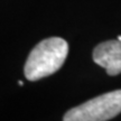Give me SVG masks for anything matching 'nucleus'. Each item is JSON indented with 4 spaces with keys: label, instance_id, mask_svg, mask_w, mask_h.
Returning a JSON list of instances; mask_svg holds the SVG:
<instances>
[{
    "label": "nucleus",
    "instance_id": "obj_1",
    "mask_svg": "<svg viewBox=\"0 0 121 121\" xmlns=\"http://www.w3.org/2000/svg\"><path fill=\"white\" fill-rule=\"evenodd\" d=\"M69 54V44L60 37H49L35 46L27 57L24 73L28 81H38L57 72Z\"/></svg>",
    "mask_w": 121,
    "mask_h": 121
},
{
    "label": "nucleus",
    "instance_id": "obj_2",
    "mask_svg": "<svg viewBox=\"0 0 121 121\" xmlns=\"http://www.w3.org/2000/svg\"><path fill=\"white\" fill-rule=\"evenodd\" d=\"M121 113V90L89 100L64 114L63 121H108Z\"/></svg>",
    "mask_w": 121,
    "mask_h": 121
},
{
    "label": "nucleus",
    "instance_id": "obj_3",
    "mask_svg": "<svg viewBox=\"0 0 121 121\" xmlns=\"http://www.w3.org/2000/svg\"><path fill=\"white\" fill-rule=\"evenodd\" d=\"M94 63L103 67L108 75L121 74V42L119 39L107 40L99 44L93 49Z\"/></svg>",
    "mask_w": 121,
    "mask_h": 121
},
{
    "label": "nucleus",
    "instance_id": "obj_4",
    "mask_svg": "<svg viewBox=\"0 0 121 121\" xmlns=\"http://www.w3.org/2000/svg\"><path fill=\"white\" fill-rule=\"evenodd\" d=\"M18 84H19V85H20V86H22V85H24V83H22V81H19V82H18Z\"/></svg>",
    "mask_w": 121,
    "mask_h": 121
},
{
    "label": "nucleus",
    "instance_id": "obj_5",
    "mask_svg": "<svg viewBox=\"0 0 121 121\" xmlns=\"http://www.w3.org/2000/svg\"><path fill=\"white\" fill-rule=\"evenodd\" d=\"M118 39H119V40L121 42V36H119V37H118Z\"/></svg>",
    "mask_w": 121,
    "mask_h": 121
}]
</instances>
